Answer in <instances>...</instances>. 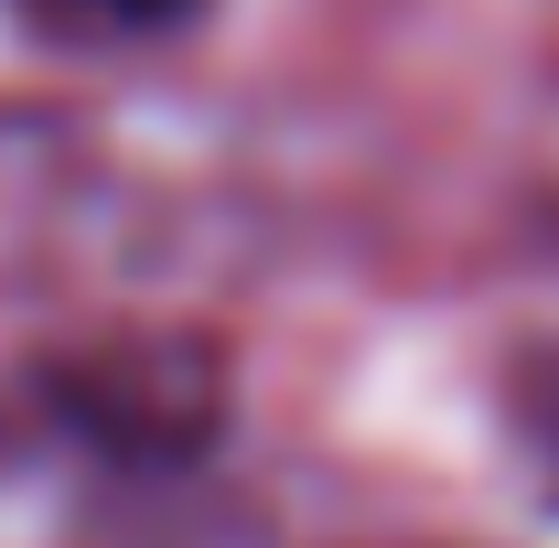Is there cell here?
<instances>
[{"instance_id":"7a4b0ae2","label":"cell","mask_w":559,"mask_h":548,"mask_svg":"<svg viewBox=\"0 0 559 548\" xmlns=\"http://www.w3.org/2000/svg\"><path fill=\"white\" fill-rule=\"evenodd\" d=\"M55 44H162V33H183L205 0H22Z\"/></svg>"},{"instance_id":"6da1fadb","label":"cell","mask_w":559,"mask_h":548,"mask_svg":"<svg viewBox=\"0 0 559 548\" xmlns=\"http://www.w3.org/2000/svg\"><path fill=\"white\" fill-rule=\"evenodd\" d=\"M140 183L97 130L55 108H0V290L97 270V248L130 226Z\"/></svg>"}]
</instances>
